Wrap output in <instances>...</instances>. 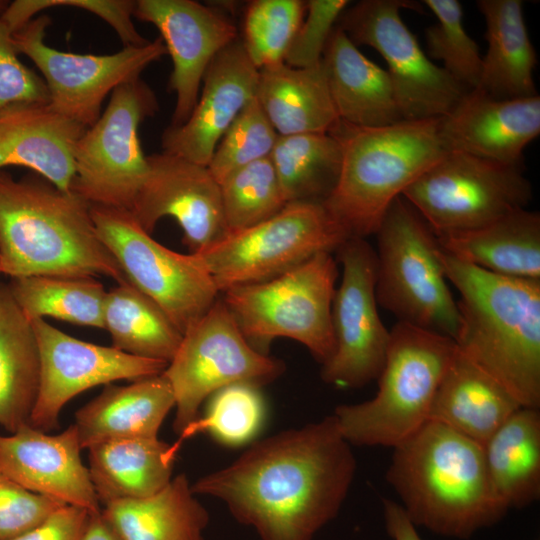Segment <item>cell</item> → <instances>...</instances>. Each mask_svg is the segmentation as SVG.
<instances>
[{
    "mask_svg": "<svg viewBox=\"0 0 540 540\" xmlns=\"http://www.w3.org/2000/svg\"><path fill=\"white\" fill-rule=\"evenodd\" d=\"M86 127L48 103L0 109V170L23 166L62 191H71L76 146Z\"/></svg>",
    "mask_w": 540,
    "mask_h": 540,
    "instance_id": "603a6c76",
    "label": "cell"
},
{
    "mask_svg": "<svg viewBox=\"0 0 540 540\" xmlns=\"http://www.w3.org/2000/svg\"><path fill=\"white\" fill-rule=\"evenodd\" d=\"M40 383L38 343L29 320L0 284V425L14 433L30 424Z\"/></svg>",
    "mask_w": 540,
    "mask_h": 540,
    "instance_id": "1f68e13d",
    "label": "cell"
},
{
    "mask_svg": "<svg viewBox=\"0 0 540 540\" xmlns=\"http://www.w3.org/2000/svg\"><path fill=\"white\" fill-rule=\"evenodd\" d=\"M81 450L73 424L57 435L28 424L0 435V472L31 492L98 514L101 504Z\"/></svg>",
    "mask_w": 540,
    "mask_h": 540,
    "instance_id": "44dd1931",
    "label": "cell"
},
{
    "mask_svg": "<svg viewBox=\"0 0 540 540\" xmlns=\"http://www.w3.org/2000/svg\"><path fill=\"white\" fill-rule=\"evenodd\" d=\"M90 212L127 281L157 303L182 334L216 302L220 293L194 253L160 244L129 210L90 205Z\"/></svg>",
    "mask_w": 540,
    "mask_h": 540,
    "instance_id": "7c38bea8",
    "label": "cell"
},
{
    "mask_svg": "<svg viewBox=\"0 0 540 540\" xmlns=\"http://www.w3.org/2000/svg\"><path fill=\"white\" fill-rule=\"evenodd\" d=\"M18 55L13 33L0 22V109L15 104L49 102L44 79L23 64Z\"/></svg>",
    "mask_w": 540,
    "mask_h": 540,
    "instance_id": "f6af8a7d",
    "label": "cell"
},
{
    "mask_svg": "<svg viewBox=\"0 0 540 540\" xmlns=\"http://www.w3.org/2000/svg\"><path fill=\"white\" fill-rule=\"evenodd\" d=\"M346 240L322 203L296 201L269 219L229 232L194 254L222 293L272 279L320 252L337 251Z\"/></svg>",
    "mask_w": 540,
    "mask_h": 540,
    "instance_id": "9c48e42d",
    "label": "cell"
},
{
    "mask_svg": "<svg viewBox=\"0 0 540 540\" xmlns=\"http://www.w3.org/2000/svg\"><path fill=\"white\" fill-rule=\"evenodd\" d=\"M521 407L498 381L456 347L435 393L428 421L441 423L483 446Z\"/></svg>",
    "mask_w": 540,
    "mask_h": 540,
    "instance_id": "484cf974",
    "label": "cell"
},
{
    "mask_svg": "<svg viewBox=\"0 0 540 540\" xmlns=\"http://www.w3.org/2000/svg\"><path fill=\"white\" fill-rule=\"evenodd\" d=\"M8 4H9V1L0 0V17L4 13V11L7 8Z\"/></svg>",
    "mask_w": 540,
    "mask_h": 540,
    "instance_id": "681fc988",
    "label": "cell"
},
{
    "mask_svg": "<svg viewBox=\"0 0 540 540\" xmlns=\"http://www.w3.org/2000/svg\"><path fill=\"white\" fill-rule=\"evenodd\" d=\"M63 505L67 504L31 492L0 472V540L23 535Z\"/></svg>",
    "mask_w": 540,
    "mask_h": 540,
    "instance_id": "ee69618b",
    "label": "cell"
},
{
    "mask_svg": "<svg viewBox=\"0 0 540 540\" xmlns=\"http://www.w3.org/2000/svg\"><path fill=\"white\" fill-rule=\"evenodd\" d=\"M330 133L341 142L342 163L322 204L348 239L375 234L390 204L448 152L440 118L369 128L339 121Z\"/></svg>",
    "mask_w": 540,
    "mask_h": 540,
    "instance_id": "5b68a950",
    "label": "cell"
},
{
    "mask_svg": "<svg viewBox=\"0 0 540 540\" xmlns=\"http://www.w3.org/2000/svg\"><path fill=\"white\" fill-rule=\"evenodd\" d=\"M386 480L411 522L441 536L468 539L508 512L483 446L435 421L393 448Z\"/></svg>",
    "mask_w": 540,
    "mask_h": 540,
    "instance_id": "3957f363",
    "label": "cell"
},
{
    "mask_svg": "<svg viewBox=\"0 0 540 540\" xmlns=\"http://www.w3.org/2000/svg\"><path fill=\"white\" fill-rule=\"evenodd\" d=\"M458 290L457 350L498 381L522 407H540V279L494 274L441 249Z\"/></svg>",
    "mask_w": 540,
    "mask_h": 540,
    "instance_id": "7a4b0ae2",
    "label": "cell"
},
{
    "mask_svg": "<svg viewBox=\"0 0 540 540\" xmlns=\"http://www.w3.org/2000/svg\"><path fill=\"white\" fill-rule=\"evenodd\" d=\"M437 23L426 29L428 56L443 62V69L468 90L479 85L482 57L477 43L463 25L458 0H424Z\"/></svg>",
    "mask_w": 540,
    "mask_h": 540,
    "instance_id": "ab89813d",
    "label": "cell"
},
{
    "mask_svg": "<svg viewBox=\"0 0 540 540\" xmlns=\"http://www.w3.org/2000/svg\"><path fill=\"white\" fill-rule=\"evenodd\" d=\"M256 99L281 136L330 133L340 121L322 60L307 68L283 62L260 69Z\"/></svg>",
    "mask_w": 540,
    "mask_h": 540,
    "instance_id": "f1b7e54d",
    "label": "cell"
},
{
    "mask_svg": "<svg viewBox=\"0 0 540 540\" xmlns=\"http://www.w3.org/2000/svg\"><path fill=\"white\" fill-rule=\"evenodd\" d=\"M305 10L300 0H255L247 5L241 40L259 70L284 62Z\"/></svg>",
    "mask_w": 540,
    "mask_h": 540,
    "instance_id": "f35d334b",
    "label": "cell"
},
{
    "mask_svg": "<svg viewBox=\"0 0 540 540\" xmlns=\"http://www.w3.org/2000/svg\"><path fill=\"white\" fill-rule=\"evenodd\" d=\"M435 235L467 231L525 209L532 188L520 166L447 152L402 193Z\"/></svg>",
    "mask_w": 540,
    "mask_h": 540,
    "instance_id": "8fae6325",
    "label": "cell"
},
{
    "mask_svg": "<svg viewBox=\"0 0 540 540\" xmlns=\"http://www.w3.org/2000/svg\"><path fill=\"white\" fill-rule=\"evenodd\" d=\"M134 17L158 29L171 56L176 104L170 126H180L197 103L209 64L238 38L237 27L224 12L193 0H138Z\"/></svg>",
    "mask_w": 540,
    "mask_h": 540,
    "instance_id": "d6986e66",
    "label": "cell"
},
{
    "mask_svg": "<svg viewBox=\"0 0 540 540\" xmlns=\"http://www.w3.org/2000/svg\"><path fill=\"white\" fill-rule=\"evenodd\" d=\"M356 467L332 414L256 441L191 490L222 500L262 540H311L339 513Z\"/></svg>",
    "mask_w": 540,
    "mask_h": 540,
    "instance_id": "6da1fadb",
    "label": "cell"
},
{
    "mask_svg": "<svg viewBox=\"0 0 540 540\" xmlns=\"http://www.w3.org/2000/svg\"><path fill=\"white\" fill-rule=\"evenodd\" d=\"M0 273L11 278L105 275L129 283L103 244L90 204L38 174L0 170Z\"/></svg>",
    "mask_w": 540,
    "mask_h": 540,
    "instance_id": "277c9868",
    "label": "cell"
},
{
    "mask_svg": "<svg viewBox=\"0 0 540 540\" xmlns=\"http://www.w3.org/2000/svg\"><path fill=\"white\" fill-rule=\"evenodd\" d=\"M322 65L340 121L368 128L403 121L387 71L366 58L337 25Z\"/></svg>",
    "mask_w": 540,
    "mask_h": 540,
    "instance_id": "cb8c5ba5",
    "label": "cell"
},
{
    "mask_svg": "<svg viewBox=\"0 0 540 540\" xmlns=\"http://www.w3.org/2000/svg\"><path fill=\"white\" fill-rule=\"evenodd\" d=\"M456 353L445 335L397 322L376 395L358 404H342L333 415L343 437L357 446L394 448L428 420L437 388Z\"/></svg>",
    "mask_w": 540,
    "mask_h": 540,
    "instance_id": "8992f818",
    "label": "cell"
},
{
    "mask_svg": "<svg viewBox=\"0 0 540 540\" xmlns=\"http://www.w3.org/2000/svg\"><path fill=\"white\" fill-rule=\"evenodd\" d=\"M382 506L386 531L393 540H421L416 526L400 504L383 499Z\"/></svg>",
    "mask_w": 540,
    "mask_h": 540,
    "instance_id": "7dc6e473",
    "label": "cell"
},
{
    "mask_svg": "<svg viewBox=\"0 0 540 540\" xmlns=\"http://www.w3.org/2000/svg\"><path fill=\"white\" fill-rule=\"evenodd\" d=\"M184 474L158 493L108 503L101 515L119 540H204L209 514Z\"/></svg>",
    "mask_w": 540,
    "mask_h": 540,
    "instance_id": "4dcf8cb0",
    "label": "cell"
},
{
    "mask_svg": "<svg viewBox=\"0 0 540 540\" xmlns=\"http://www.w3.org/2000/svg\"><path fill=\"white\" fill-rule=\"evenodd\" d=\"M278 136L255 98L229 126L207 167L220 183L235 170L269 157Z\"/></svg>",
    "mask_w": 540,
    "mask_h": 540,
    "instance_id": "60d3db41",
    "label": "cell"
},
{
    "mask_svg": "<svg viewBox=\"0 0 540 540\" xmlns=\"http://www.w3.org/2000/svg\"><path fill=\"white\" fill-rule=\"evenodd\" d=\"M82 540H119L113 530L104 520L101 512L91 515Z\"/></svg>",
    "mask_w": 540,
    "mask_h": 540,
    "instance_id": "c3c4849f",
    "label": "cell"
},
{
    "mask_svg": "<svg viewBox=\"0 0 540 540\" xmlns=\"http://www.w3.org/2000/svg\"><path fill=\"white\" fill-rule=\"evenodd\" d=\"M135 2L131 0H16L9 2L0 20L10 31L16 32L45 9L57 6L80 8L107 22L115 30L124 47H137L149 41L136 30L132 21Z\"/></svg>",
    "mask_w": 540,
    "mask_h": 540,
    "instance_id": "b9f144b4",
    "label": "cell"
},
{
    "mask_svg": "<svg viewBox=\"0 0 540 540\" xmlns=\"http://www.w3.org/2000/svg\"><path fill=\"white\" fill-rule=\"evenodd\" d=\"M88 452L89 475L103 506L152 496L172 480L176 453L158 438L105 441Z\"/></svg>",
    "mask_w": 540,
    "mask_h": 540,
    "instance_id": "f546056e",
    "label": "cell"
},
{
    "mask_svg": "<svg viewBox=\"0 0 540 540\" xmlns=\"http://www.w3.org/2000/svg\"><path fill=\"white\" fill-rule=\"evenodd\" d=\"M447 254L488 272L540 279V214L526 208L467 231L436 235Z\"/></svg>",
    "mask_w": 540,
    "mask_h": 540,
    "instance_id": "4316f807",
    "label": "cell"
},
{
    "mask_svg": "<svg viewBox=\"0 0 540 540\" xmlns=\"http://www.w3.org/2000/svg\"><path fill=\"white\" fill-rule=\"evenodd\" d=\"M103 322L112 347L168 363L183 336L162 308L130 283L118 284L107 292Z\"/></svg>",
    "mask_w": 540,
    "mask_h": 540,
    "instance_id": "836d02e7",
    "label": "cell"
},
{
    "mask_svg": "<svg viewBox=\"0 0 540 540\" xmlns=\"http://www.w3.org/2000/svg\"><path fill=\"white\" fill-rule=\"evenodd\" d=\"M305 3V17L284 57V63L294 68L312 67L321 62L328 38L349 1L310 0Z\"/></svg>",
    "mask_w": 540,
    "mask_h": 540,
    "instance_id": "7bdbcfd3",
    "label": "cell"
},
{
    "mask_svg": "<svg viewBox=\"0 0 540 540\" xmlns=\"http://www.w3.org/2000/svg\"><path fill=\"white\" fill-rule=\"evenodd\" d=\"M219 186L227 233L263 222L287 204L269 157L235 170Z\"/></svg>",
    "mask_w": 540,
    "mask_h": 540,
    "instance_id": "8d00e7d4",
    "label": "cell"
},
{
    "mask_svg": "<svg viewBox=\"0 0 540 540\" xmlns=\"http://www.w3.org/2000/svg\"><path fill=\"white\" fill-rule=\"evenodd\" d=\"M492 487L509 510L540 497V412L521 407L483 445Z\"/></svg>",
    "mask_w": 540,
    "mask_h": 540,
    "instance_id": "d6a6232c",
    "label": "cell"
},
{
    "mask_svg": "<svg viewBox=\"0 0 540 540\" xmlns=\"http://www.w3.org/2000/svg\"><path fill=\"white\" fill-rule=\"evenodd\" d=\"M91 515L84 508L63 505L36 527L12 540H82Z\"/></svg>",
    "mask_w": 540,
    "mask_h": 540,
    "instance_id": "bcb514c9",
    "label": "cell"
},
{
    "mask_svg": "<svg viewBox=\"0 0 540 540\" xmlns=\"http://www.w3.org/2000/svg\"><path fill=\"white\" fill-rule=\"evenodd\" d=\"M377 304L398 322L455 339L457 301L448 286L436 235L402 196L387 209L376 231Z\"/></svg>",
    "mask_w": 540,
    "mask_h": 540,
    "instance_id": "52a82bcc",
    "label": "cell"
},
{
    "mask_svg": "<svg viewBox=\"0 0 540 540\" xmlns=\"http://www.w3.org/2000/svg\"><path fill=\"white\" fill-rule=\"evenodd\" d=\"M173 407L174 393L162 373L129 385H106L76 412L73 425L82 449L111 440L158 438Z\"/></svg>",
    "mask_w": 540,
    "mask_h": 540,
    "instance_id": "d4e9b609",
    "label": "cell"
},
{
    "mask_svg": "<svg viewBox=\"0 0 540 540\" xmlns=\"http://www.w3.org/2000/svg\"><path fill=\"white\" fill-rule=\"evenodd\" d=\"M540 133V97L496 99L469 90L440 118V136L448 152L520 166L525 147Z\"/></svg>",
    "mask_w": 540,
    "mask_h": 540,
    "instance_id": "7402d4cb",
    "label": "cell"
},
{
    "mask_svg": "<svg viewBox=\"0 0 540 540\" xmlns=\"http://www.w3.org/2000/svg\"><path fill=\"white\" fill-rule=\"evenodd\" d=\"M338 277L331 252H320L272 279L236 286L222 301L246 340L268 355L278 337L303 344L324 364L334 351L331 307Z\"/></svg>",
    "mask_w": 540,
    "mask_h": 540,
    "instance_id": "ba28073f",
    "label": "cell"
},
{
    "mask_svg": "<svg viewBox=\"0 0 540 540\" xmlns=\"http://www.w3.org/2000/svg\"><path fill=\"white\" fill-rule=\"evenodd\" d=\"M403 0H362L346 8L336 25L355 44L370 46L386 61L403 120L441 118L469 91L421 49L401 18Z\"/></svg>",
    "mask_w": 540,
    "mask_h": 540,
    "instance_id": "5bb4252c",
    "label": "cell"
},
{
    "mask_svg": "<svg viewBox=\"0 0 540 540\" xmlns=\"http://www.w3.org/2000/svg\"><path fill=\"white\" fill-rule=\"evenodd\" d=\"M285 371L283 361L257 351L244 337L230 311L217 299L183 334L163 375L175 397L173 429L180 434L198 418L205 399L228 385L258 387Z\"/></svg>",
    "mask_w": 540,
    "mask_h": 540,
    "instance_id": "30bf717a",
    "label": "cell"
},
{
    "mask_svg": "<svg viewBox=\"0 0 540 540\" xmlns=\"http://www.w3.org/2000/svg\"><path fill=\"white\" fill-rule=\"evenodd\" d=\"M158 109L154 91L141 78L118 86L77 143L70 190L90 205L130 210L148 172L139 127Z\"/></svg>",
    "mask_w": 540,
    "mask_h": 540,
    "instance_id": "4fadbf2b",
    "label": "cell"
},
{
    "mask_svg": "<svg viewBox=\"0 0 540 540\" xmlns=\"http://www.w3.org/2000/svg\"><path fill=\"white\" fill-rule=\"evenodd\" d=\"M485 19L488 48L476 88L496 99H518L537 94L533 71L537 64L520 0H479Z\"/></svg>",
    "mask_w": 540,
    "mask_h": 540,
    "instance_id": "83f0119b",
    "label": "cell"
},
{
    "mask_svg": "<svg viewBox=\"0 0 540 540\" xmlns=\"http://www.w3.org/2000/svg\"><path fill=\"white\" fill-rule=\"evenodd\" d=\"M31 323L39 349L40 383L30 425L44 432L58 427L64 405L81 392L117 380L157 376L168 366L74 338L44 319Z\"/></svg>",
    "mask_w": 540,
    "mask_h": 540,
    "instance_id": "e0dca14e",
    "label": "cell"
},
{
    "mask_svg": "<svg viewBox=\"0 0 540 540\" xmlns=\"http://www.w3.org/2000/svg\"><path fill=\"white\" fill-rule=\"evenodd\" d=\"M269 159L287 203H322L337 182L342 145L333 133L279 135Z\"/></svg>",
    "mask_w": 540,
    "mask_h": 540,
    "instance_id": "e575fe53",
    "label": "cell"
},
{
    "mask_svg": "<svg viewBox=\"0 0 540 540\" xmlns=\"http://www.w3.org/2000/svg\"><path fill=\"white\" fill-rule=\"evenodd\" d=\"M147 161V175L129 210L147 233L161 218L173 217L190 253L227 234L220 186L207 166L166 152Z\"/></svg>",
    "mask_w": 540,
    "mask_h": 540,
    "instance_id": "ac0fdd59",
    "label": "cell"
},
{
    "mask_svg": "<svg viewBox=\"0 0 540 540\" xmlns=\"http://www.w3.org/2000/svg\"><path fill=\"white\" fill-rule=\"evenodd\" d=\"M8 288L29 320L49 316L104 329L103 309L107 292L92 276L18 277L11 278Z\"/></svg>",
    "mask_w": 540,
    "mask_h": 540,
    "instance_id": "d590c367",
    "label": "cell"
},
{
    "mask_svg": "<svg viewBox=\"0 0 540 540\" xmlns=\"http://www.w3.org/2000/svg\"><path fill=\"white\" fill-rule=\"evenodd\" d=\"M209 398L205 415L188 425L171 446L174 453L185 439L200 432H208L229 446L244 444L258 433L265 416L260 387L236 383L219 389Z\"/></svg>",
    "mask_w": 540,
    "mask_h": 540,
    "instance_id": "74e56055",
    "label": "cell"
},
{
    "mask_svg": "<svg viewBox=\"0 0 540 540\" xmlns=\"http://www.w3.org/2000/svg\"><path fill=\"white\" fill-rule=\"evenodd\" d=\"M337 253L343 273L331 307L334 351L322 364L321 378L337 387L360 388L379 377L390 331L377 309L376 251L366 239L350 238Z\"/></svg>",
    "mask_w": 540,
    "mask_h": 540,
    "instance_id": "2e32d148",
    "label": "cell"
},
{
    "mask_svg": "<svg viewBox=\"0 0 540 540\" xmlns=\"http://www.w3.org/2000/svg\"><path fill=\"white\" fill-rule=\"evenodd\" d=\"M48 15L33 18L13 33L19 54H24L42 74L51 108L91 127L100 117L106 97L118 86L140 78L167 50L161 37L142 46L123 47L108 55L64 52L45 43Z\"/></svg>",
    "mask_w": 540,
    "mask_h": 540,
    "instance_id": "9a60e30c",
    "label": "cell"
},
{
    "mask_svg": "<svg viewBox=\"0 0 540 540\" xmlns=\"http://www.w3.org/2000/svg\"><path fill=\"white\" fill-rule=\"evenodd\" d=\"M258 79L259 69L250 60L241 38H237L209 64L202 91L186 122L164 131L163 152L208 166L229 126L256 98Z\"/></svg>",
    "mask_w": 540,
    "mask_h": 540,
    "instance_id": "ffe728a7",
    "label": "cell"
}]
</instances>
